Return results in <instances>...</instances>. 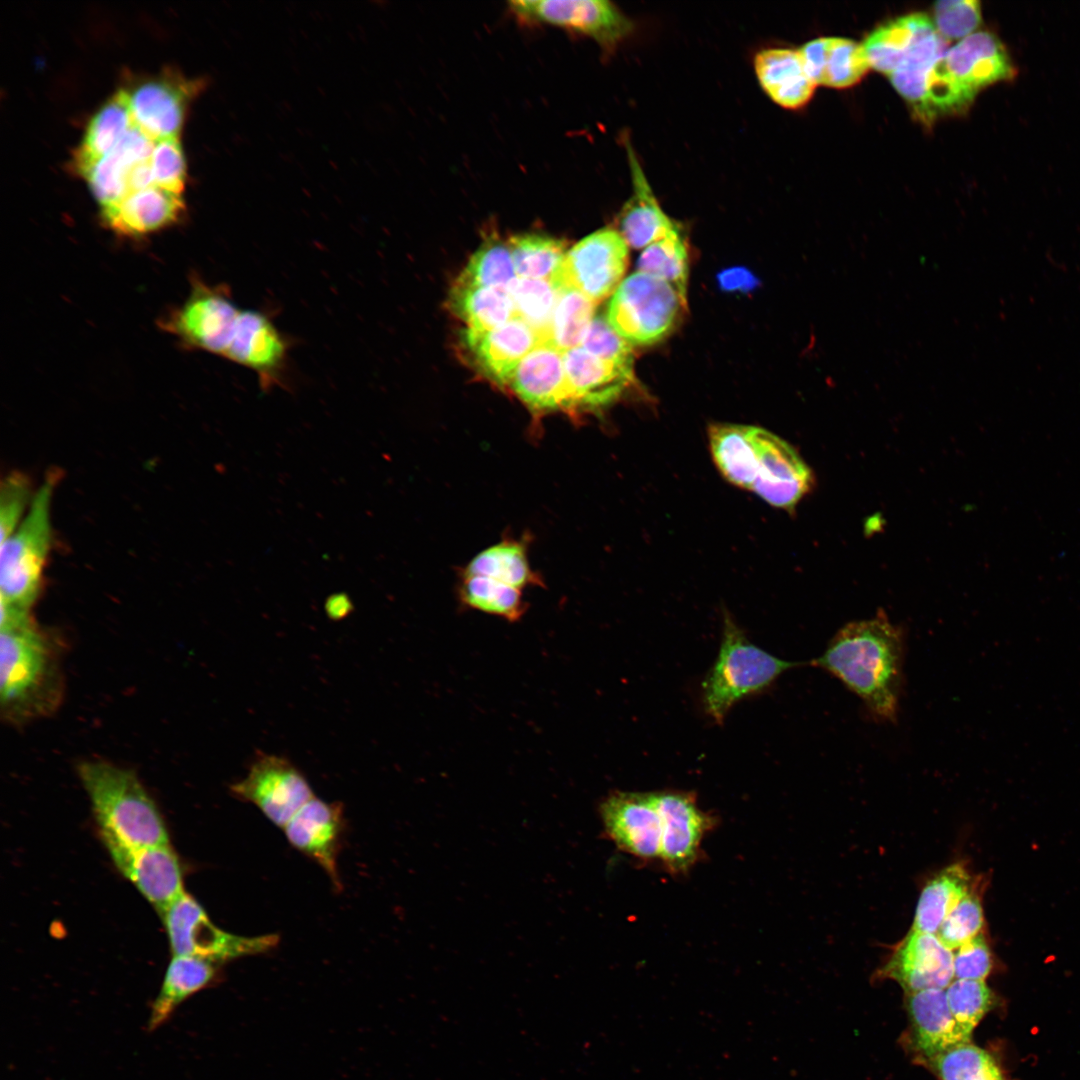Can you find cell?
<instances>
[{
  "label": "cell",
  "mask_w": 1080,
  "mask_h": 1080,
  "mask_svg": "<svg viewBox=\"0 0 1080 1080\" xmlns=\"http://www.w3.org/2000/svg\"><path fill=\"white\" fill-rule=\"evenodd\" d=\"M903 631L882 612L850 622L811 661L857 695L877 720L895 722L903 682Z\"/></svg>",
  "instance_id": "1"
},
{
  "label": "cell",
  "mask_w": 1080,
  "mask_h": 1080,
  "mask_svg": "<svg viewBox=\"0 0 1080 1080\" xmlns=\"http://www.w3.org/2000/svg\"><path fill=\"white\" fill-rule=\"evenodd\" d=\"M0 698L3 718L16 725L48 716L60 705L64 680L55 641L31 611L1 600Z\"/></svg>",
  "instance_id": "2"
},
{
  "label": "cell",
  "mask_w": 1080,
  "mask_h": 1080,
  "mask_svg": "<svg viewBox=\"0 0 1080 1080\" xmlns=\"http://www.w3.org/2000/svg\"><path fill=\"white\" fill-rule=\"evenodd\" d=\"M100 836L131 847L169 844L157 805L134 771L104 760L77 766Z\"/></svg>",
  "instance_id": "3"
},
{
  "label": "cell",
  "mask_w": 1080,
  "mask_h": 1080,
  "mask_svg": "<svg viewBox=\"0 0 1080 1080\" xmlns=\"http://www.w3.org/2000/svg\"><path fill=\"white\" fill-rule=\"evenodd\" d=\"M799 664L780 659L753 644L733 619L725 615L717 659L702 683L706 714L721 723L734 704L766 689L782 673Z\"/></svg>",
  "instance_id": "4"
},
{
  "label": "cell",
  "mask_w": 1080,
  "mask_h": 1080,
  "mask_svg": "<svg viewBox=\"0 0 1080 1080\" xmlns=\"http://www.w3.org/2000/svg\"><path fill=\"white\" fill-rule=\"evenodd\" d=\"M57 480L56 472L45 476L25 517L1 543V600L16 608L31 611L40 594L51 545V505Z\"/></svg>",
  "instance_id": "5"
},
{
  "label": "cell",
  "mask_w": 1080,
  "mask_h": 1080,
  "mask_svg": "<svg viewBox=\"0 0 1080 1080\" xmlns=\"http://www.w3.org/2000/svg\"><path fill=\"white\" fill-rule=\"evenodd\" d=\"M687 310V298L669 282L636 271L622 280L609 301L607 321L631 345H651L668 336Z\"/></svg>",
  "instance_id": "6"
},
{
  "label": "cell",
  "mask_w": 1080,
  "mask_h": 1080,
  "mask_svg": "<svg viewBox=\"0 0 1080 1080\" xmlns=\"http://www.w3.org/2000/svg\"><path fill=\"white\" fill-rule=\"evenodd\" d=\"M173 955L195 956L216 963L274 948L277 935L244 937L212 923L202 906L186 891L161 915Z\"/></svg>",
  "instance_id": "7"
},
{
  "label": "cell",
  "mask_w": 1080,
  "mask_h": 1080,
  "mask_svg": "<svg viewBox=\"0 0 1080 1080\" xmlns=\"http://www.w3.org/2000/svg\"><path fill=\"white\" fill-rule=\"evenodd\" d=\"M241 309L225 286L193 279L188 298L161 325L185 346L224 357Z\"/></svg>",
  "instance_id": "8"
},
{
  "label": "cell",
  "mask_w": 1080,
  "mask_h": 1080,
  "mask_svg": "<svg viewBox=\"0 0 1080 1080\" xmlns=\"http://www.w3.org/2000/svg\"><path fill=\"white\" fill-rule=\"evenodd\" d=\"M629 246L618 230L602 228L576 243L551 280L558 289L572 287L595 303L613 294L628 266Z\"/></svg>",
  "instance_id": "9"
},
{
  "label": "cell",
  "mask_w": 1080,
  "mask_h": 1080,
  "mask_svg": "<svg viewBox=\"0 0 1080 1080\" xmlns=\"http://www.w3.org/2000/svg\"><path fill=\"white\" fill-rule=\"evenodd\" d=\"M520 19L549 24L585 35L607 53L634 30L633 22L606 0H518L509 2Z\"/></svg>",
  "instance_id": "10"
},
{
  "label": "cell",
  "mask_w": 1080,
  "mask_h": 1080,
  "mask_svg": "<svg viewBox=\"0 0 1080 1080\" xmlns=\"http://www.w3.org/2000/svg\"><path fill=\"white\" fill-rule=\"evenodd\" d=\"M232 794L257 806L284 828L314 796L302 772L287 758L257 752L247 775L230 787Z\"/></svg>",
  "instance_id": "11"
},
{
  "label": "cell",
  "mask_w": 1080,
  "mask_h": 1080,
  "mask_svg": "<svg viewBox=\"0 0 1080 1080\" xmlns=\"http://www.w3.org/2000/svg\"><path fill=\"white\" fill-rule=\"evenodd\" d=\"M101 839L120 873L160 915L185 892L181 865L170 844L131 847Z\"/></svg>",
  "instance_id": "12"
},
{
  "label": "cell",
  "mask_w": 1080,
  "mask_h": 1080,
  "mask_svg": "<svg viewBox=\"0 0 1080 1080\" xmlns=\"http://www.w3.org/2000/svg\"><path fill=\"white\" fill-rule=\"evenodd\" d=\"M756 446L750 491L772 506L792 510L813 487L812 471L787 441L761 427H757Z\"/></svg>",
  "instance_id": "13"
},
{
  "label": "cell",
  "mask_w": 1080,
  "mask_h": 1080,
  "mask_svg": "<svg viewBox=\"0 0 1080 1080\" xmlns=\"http://www.w3.org/2000/svg\"><path fill=\"white\" fill-rule=\"evenodd\" d=\"M609 838L621 850L650 860L661 853V820L653 793L616 791L600 804Z\"/></svg>",
  "instance_id": "14"
},
{
  "label": "cell",
  "mask_w": 1080,
  "mask_h": 1080,
  "mask_svg": "<svg viewBox=\"0 0 1080 1080\" xmlns=\"http://www.w3.org/2000/svg\"><path fill=\"white\" fill-rule=\"evenodd\" d=\"M569 393V412H597L607 408L632 388L633 369L603 360L582 347L563 352Z\"/></svg>",
  "instance_id": "15"
},
{
  "label": "cell",
  "mask_w": 1080,
  "mask_h": 1080,
  "mask_svg": "<svg viewBox=\"0 0 1080 1080\" xmlns=\"http://www.w3.org/2000/svg\"><path fill=\"white\" fill-rule=\"evenodd\" d=\"M653 796L661 820L660 858L670 871L686 872L695 863L713 818L688 792L662 791Z\"/></svg>",
  "instance_id": "16"
},
{
  "label": "cell",
  "mask_w": 1080,
  "mask_h": 1080,
  "mask_svg": "<svg viewBox=\"0 0 1080 1080\" xmlns=\"http://www.w3.org/2000/svg\"><path fill=\"white\" fill-rule=\"evenodd\" d=\"M896 981L906 993L945 989L954 980L953 952L935 934L910 930L878 973Z\"/></svg>",
  "instance_id": "17"
},
{
  "label": "cell",
  "mask_w": 1080,
  "mask_h": 1080,
  "mask_svg": "<svg viewBox=\"0 0 1080 1080\" xmlns=\"http://www.w3.org/2000/svg\"><path fill=\"white\" fill-rule=\"evenodd\" d=\"M943 64L955 85L971 102L982 89L1012 80L1017 73L1005 46L996 35L987 31L975 32L948 48Z\"/></svg>",
  "instance_id": "18"
},
{
  "label": "cell",
  "mask_w": 1080,
  "mask_h": 1080,
  "mask_svg": "<svg viewBox=\"0 0 1080 1080\" xmlns=\"http://www.w3.org/2000/svg\"><path fill=\"white\" fill-rule=\"evenodd\" d=\"M506 386L535 413L569 412L563 352L539 343L513 369Z\"/></svg>",
  "instance_id": "19"
},
{
  "label": "cell",
  "mask_w": 1080,
  "mask_h": 1080,
  "mask_svg": "<svg viewBox=\"0 0 1080 1080\" xmlns=\"http://www.w3.org/2000/svg\"><path fill=\"white\" fill-rule=\"evenodd\" d=\"M344 829L343 807L313 797L286 824L290 844L316 861L336 888H341L337 857Z\"/></svg>",
  "instance_id": "20"
},
{
  "label": "cell",
  "mask_w": 1080,
  "mask_h": 1080,
  "mask_svg": "<svg viewBox=\"0 0 1080 1080\" xmlns=\"http://www.w3.org/2000/svg\"><path fill=\"white\" fill-rule=\"evenodd\" d=\"M912 1042L922 1062L959 1044L970 1042L949 1009L946 988L906 993Z\"/></svg>",
  "instance_id": "21"
},
{
  "label": "cell",
  "mask_w": 1080,
  "mask_h": 1080,
  "mask_svg": "<svg viewBox=\"0 0 1080 1080\" xmlns=\"http://www.w3.org/2000/svg\"><path fill=\"white\" fill-rule=\"evenodd\" d=\"M154 144V139L133 124L107 154L79 171L101 209L118 204L129 194L130 171L137 162L151 157Z\"/></svg>",
  "instance_id": "22"
},
{
  "label": "cell",
  "mask_w": 1080,
  "mask_h": 1080,
  "mask_svg": "<svg viewBox=\"0 0 1080 1080\" xmlns=\"http://www.w3.org/2000/svg\"><path fill=\"white\" fill-rule=\"evenodd\" d=\"M181 194L151 186L101 209L104 224L126 237H140L175 223L184 211Z\"/></svg>",
  "instance_id": "23"
},
{
  "label": "cell",
  "mask_w": 1080,
  "mask_h": 1080,
  "mask_svg": "<svg viewBox=\"0 0 1080 1080\" xmlns=\"http://www.w3.org/2000/svg\"><path fill=\"white\" fill-rule=\"evenodd\" d=\"M464 342L481 371L496 383L506 385L513 369L542 340L532 327L514 316L483 334L464 335Z\"/></svg>",
  "instance_id": "24"
},
{
  "label": "cell",
  "mask_w": 1080,
  "mask_h": 1080,
  "mask_svg": "<svg viewBox=\"0 0 1080 1080\" xmlns=\"http://www.w3.org/2000/svg\"><path fill=\"white\" fill-rule=\"evenodd\" d=\"M626 151L632 179V194L618 218L619 232L629 247L644 249L677 229L661 208L629 142Z\"/></svg>",
  "instance_id": "25"
},
{
  "label": "cell",
  "mask_w": 1080,
  "mask_h": 1080,
  "mask_svg": "<svg viewBox=\"0 0 1080 1080\" xmlns=\"http://www.w3.org/2000/svg\"><path fill=\"white\" fill-rule=\"evenodd\" d=\"M808 76L816 85L848 88L870 69L862 44L841 37H821L798 49Z\"/></svg>",
  "instance_id": "26"
},
{
  "label": "cell",
  "mask_w": 1080,
  "mask_h": 1080,
  "mask_svg": "<svg viewBox=\"0 0 1080 1080\" xmlns=\"http://www.w3.org/2000/svg\"><path fill=\"white\" fill-rule=\"evenodd\" d=\"M194 88L166 79L140 84L129 93L134 124L154 140L178 137L185 104Z\"/></svg>",
  "instance_id": "27"
},
{
  "label": "cell",
  "mask_w": 1080,
  "mask_h": 1080,
  "mask_svg": "<svg viewBox=\"0 0 1080 1080\" xmlns=\"http://www.w3.org/2000/svg\"><path fill=\"white\" fill-rule=\"evenodd\" d=\"M754 70L767 96L786 109L806 105L817 86L808 76L798 50L763 49L754 57Z\"/></svg>",
  "instance_id": "28"
},
{
  "label": "cell",
  "mask_w": 1080,
  "mask_h": 1080,
  "mask_svg": "<svg viewBox=\"0 0 1080 1080\" xmlns=\"http://www.w3.org/2000/svg\"><path fill=\"white\" fill-rule=\"evenodd\" d=\"M756 426L717 423L708 429L713 461L722 476L736 487L751 490L755 480Z\"/></svg>",
  "instance_id": "29"
},
{
  "label": "cell",
  "mask_w": 1080,
  "mask_h": 1080,
  "mask_svg": "<svg viewBox=\"0 0 1080 1080\" xmlns=\"http://www.w3.org/2000/svg\"><path fill=\"white\" fill-rule=\"evenodd\" d=\"M217 964L201 957L173 955L152 1005L149 1028L157 1027L186 998L211 984L217 975Z\"/></svg>",
  "instance_id": "30"
},
{
  "label": "cell",
  "mask_w": 1080,
  "mask_h": 1080,
  "mask_svg": "<svg viewBox=\"0 0 1080 1080\" xmlns=\"http://www.w3.org/2000/svg\"><path fill=\"white\" fill-rule=\"evenodd\" d=\"M450 305L464 322V335H480L493 330L515 316L514 305L507 290L456 283Z\"/></svg>",
  "instance_id": "31"
},
{
  "label": "cell",
  "mask_w": 1080,
  "mask_h": 1080,
  "mask_svg": "<svg viewBox=\"0 0 1080 1080\" xmlns=\"http://www.w3.org/2000/svg\"><path fill=\"white\" fill-rule=\"evenodd\" d=\"M133 124L129 93L120 89L91 118L74 155L78 172L107 154Z\"/></svg>",
  "instance_id": "32"
},
{
  "label": "cell",
  "mask_w": 1080,
  "mask_h": 1080,
  "mask_svg": "<svg viewBox=\"0 0 1080 1080\" xmlns=\"http://www.w3.org/2000/svg\"><path fill=\"white\" fill-rule=\"evenodd\" d=\"M972 886L963 864L954 863L942 869L923 887L911 930L936 934L946 916Z\"/></svg>",
  "instance_id": "33"
},
{
  "label": "cell",
  "mask_w": 1080,
  "mask_h": 1080,
  "mask_svg": "<svg viewBox=\"0 0 1080 1080\" xmlns=\"http://www.w3.org/2000/svg\"><path fill=\"white\" fill-rule=\"evenodd\" d=\"M463 575L489 577L521 590L539 583L530 568L525 546L515 540H503L478 553Z\"/></svg>",
  "instance_id": "34"
},
{
  "label": "cell",
  "mask_w": 1080,
  "mask_h": 1080,
  "mask_svg": "<svg viewBox=\"0 0 1080 1080\" xmlns=\"http://www.w3.org/2000/svg\"><path fill=\"white\" fill-rule=\"evenodd\" d=\"M596 305L597 303L575 288L559 289L544 342L561 352L579 347L596 315Z\"/></svg>",
  "instance_id": "35"
},
{
  "label": "cell",
  "mask_w": 1080,
  "mask_h": 1080,
  "mask_svg": "<svg viewBox=\"0 0 1080 1080\" xmlns=\"http://www.w3.org/2000/svg\"><path fill=\"white\" fill-rule=\"evenodd\" d=\"M517 277L552 280L567 254L566 243L543 234L513 236L508 243Z\"/></svg>",
  "instance_id": "36"
},
{
  "label": "cell",
  "mask_w": 1080,
  "mask_h": 1080,
  "mask_svg": "<svg viewBox=\"0 0 1080 1080\" xmlns=\"http://www.w3.org/2000/svg\"><path fill=\"white\" fill-rule=\"evenodd\" d=\"M459 596L465 606L510 622L520 620L526 610L521 589L489 577L463 575Z\"/></svg>",
  "instance_id": "37"
},
{
  "label": "cell",
  "mask_w": 1080,
  "mask_h": 1080,
  "mask_svg": "<svg viewBox=\"0 0 1080 1080\" xmlns=\"http://www.w3.org/2000/svg\"><path fill=\"white\" fill-rule=\"evenodd\" d=\"M919 14L895 18L866 37L862 46L870 68L887 77L896 69L913 40Z\"/></svg>",
  "instance_id": "38"
},
{
  "label": "cell",
  "mask_w": 1080,
  "mask_h": 1080,
  "mask_svg": "<svg viewBox=\"0 0 1080 1080\" xmlns=\"http://www.w3.org/2000/svg\"><path fill=\"white\" fill-rule=\"evenodd\" d=\"M637 271L669 282L687 298L688 251L678 228L642 250Z\"/></svg>",
  "instance_id": "39"
},
{
  "label": "cell",
  "mask_w": 1080,
  "mask_h": 1080,
  "mask_svg": "<svg viewBox=\"0 0 1080 1080\" xmlns=\"http://www.w3.org/2000/svg\"><path fill=\"white\" fill-rule=\"evenodd\" d=\"M516 278L508 244L490 239L472 255L456 283L508 291Z\"/></svg>",
  "instance_id": "40"
},
{
  "label": "cell",
  "mask_w": 1080,
  "mask_h": 1080,
  "mask_svg": "<svg viewBox=\"0 0 1080 1080\" xmlns=\"http://www.w3.org/2000/svg\"><path fill=\"white\" fill-rule=\"evenodd\" d=\"M924 1063L940 1080H1004L993 1057L970 1042L954 1046Z\"/></svg>",
  "instance_id": "41"
},
{
  "label": "cell",
  "mask_w": 1080,
  "mask_h": 1080,
  "mask_svg": "<svg viewBox=\"0 0 1080 1080\" xmlns=\"http://www.w3.org/2000/svg\"><path fill=\"white\" fill-rule=\"evenodd\" d=\"M515 316L532 327L544 341L559 289L548 279L517 277L508 290Z\"/></svg>",
  "instance_id": "42"
},
{
  "label": "cell",
  "mask_w": 1080,
  "mask_h": 1080,
  "mask_svg": "<svg viewBox=\"0 0 1080 1080\" xmlns=\"http://www.w3.org/2000/svg\"><path fill=\"white\" fill-rule=\"evenodd\" d=\"M949 1009L961 1030L972 1032L991 1009L993 994L984 980L955 979L946 988Z\"/></svg>",
  "instance_id": "43"
},
{
  "label": "cell",
  "mask_w": 1080,
  "mask_h": 1080,
  "mask_svg": "<svg viewBox=\"0 0 1080 1080\" xmlns=\"http://www.w3.org/2000/svg\"><path fill=\"white\" fill-rule=\"evenodd\" d=\"M984 926L983 908L975 887L963 896L946 916L936 937L950 951L982 933Z\"/></svg>",
  "instance_id": "44"
},
{
  "label": "cell",
  "mask_w": 1080,
  "mask_h": 1080,
  "mask_svg": "<svg viewBox=\"0 0 1080 1080\" xmlns=\"http://www.w3.org/2000/svg\"><path fill=\"white\" fill-rule=\"evenodd\" d=\"M981 5L976 0H943L933 6V24L947 42L963 40L981 23Z\"/></svg>",
  "instance_id": "45"
},
{
  "label": "cell",
  "mask_w": 1080,
  "mask_h": 1080,
  "mask_svg": "<svg viewBox=\"0 0 1080 1080\" xmlns=\"http://www.w3.org/2000/svg\"><path fill=\"white\" fill-rule=\"evenodd\" d=\"M580 347L603 360L634 370L632 345L610 326L606 316H594Z\"/></svg>",
  "instance_id": "46"
},
{
  "label": "cell",
  "mask_w": 1080,
  "mask_h": 1080,
  "mask_svg": "<svg viewBox=\"0 0 1080 1080\" xmlns=\"http://www.w3.org/2000/svg\"><path fill=\"white\" fill-rule=\"evenodd\" d=\"M35 492L21 472H12L2 480L0 489V530L3 543L25 517Z\"/></svg>",
  "instance_id": "47"
},
{
  "label": "cell",
  "mask_w": 1080,
  "mask_h": 1080,
  "mask_svg": "<svg viewBox=\"0 0 1080 1080\" xmlns=\"http://www.w3.org/2000/svg\"><path fill=\"white\" fill-rule=\"evenodd\" d=\"M150 163L155 185L181 194L185 180V161L178 137L155 140Z\"/></svg>",
  "instance_id": "48"
},
{
  "label": "cell",
  "mask_w": 1080,
  "mask_h": 1080,
  "mask_svg": "<svg viewBox=\"0 0 1080 1080\" xmlns=\"http://www.w3.org/2000/svg\"><path fill=\"white\" fill-rule=\"evenodd\" d=\"M992 966V954L983 933L953 952L955 979L984 980L991 972Z\"/></svg>",
  "instance_id": "49"
},
{
  "label": "cell",
  "mask_w": 1080,
  "mask_h": 1080,
  "mask_svg": "<svg viewBox=\"0 0 1080 1080\" xmlns=\"http://www.w3.org/2000/svg\"><path fill=\"white\" fill-rule=\"evenodd\" d=\"M722 288L727 290L751 289L756 282L754 276L743 268H733L719 275Z\"/></svg>",
  "instance_id": "50"
},
{
  "label": "cell",
  "mask_w": 1080,
  "mask_h": 1080,
  "mask_svg": "<svg viewBox=\"0 0 1080 1080\" xmlns=\"http://www.w3.org/2000/svg\"><path fill=\"white\" fill-rule=\"evenodd\" d=\"M353 609L349 597L344 593L331 595L325 602V611L332 620H341L348 616Z\"/></svg>",
  "instance_id": "51"
}]
</instances>
